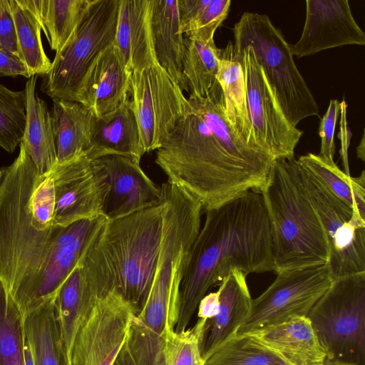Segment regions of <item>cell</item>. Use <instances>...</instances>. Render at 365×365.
Returning a JSON list of instances; mask_svg holds the SVG:
<instances>
[{"mask_svg":"<svg viewBox=\"0 0 365 365\" xmlns=\"http://www.w3.org/2000/svg\"><path fill=\"white\" fill-rule=\"evenodd\" d=\"M132 72L111 45L103 51L87 74L79 101L95 116L111 112L126 101Z\"/></svg>","mask_w":365,"mask_h":365,"instance_id":"cell-18","label":"cell"},{"mask_svg":"<svg viewBox=\"0 0 365 365\" xmlns=\"http://www.w3.org/2000/svg\"><path fill=\"white\" fill-rule=\"evenodd\" d=\"M113 365H135L126 341L122 347Z\"/></svg>","mask_w":365,"mask_h":365,"instance_id":"cell-44","label":"cell"},{"mask_svg":"<svg viewBox=\"0 0 365 365\" xmlns=\"http://www.w3.org/2000/svg\"><path fill=\"white\" fill-rule=\"evenodd\" d=\"M99 298L86 287L80 264H78L64 282L56 299L58 322L67 365H69L75 338Z\"/></svg>","mask_w":365,"mask_h":365,"instance_id":"cell-29","label":"cell"},{"mask_svg":"<svg viewBox=\"0 0 365 365\" xmlns=\"http://www.w3.org/2000/svg\"><path fill=\"white\" fill-rule=\"evenodd\" d=\"M204 365H290L250 334L235 335L215 349Z\"/></svg>","mask_w":365,"mask_h":365,"instance_id":"cell-35","label":"cell"},{"mask_svg":"<svg viewBox=\"0 0 365 365\" xmlns=\"http://www.w3.org/2000/svg\"><path fill=\"white\" fill-rule=\"evenodd\" d=\"M24 318L26 342L34 365H67L58 322L56 299H51Z\"/></svg>","mask_w":365,"mask_h":365,"instance_id":"cell-30","label":"cell"},{"mask_svg":"<svg viewBox=\"0 0 365 365\" xmlns=\"http://www.w3.org/2000/svg\"><path fill=\"white\" fill-rule=\"evenodd\" d=\"M85 153L91 160L120 155L140 162L145 151L130 98L111 112L93 115L90 143Z\"/></svg>","mask_w":365,"mask_h":365,"instance_id":"cell-19","label":"cell"},{"mask_svg":"<svg viewBox=\"0 0 365 365\" xmlns=\"http://www.w3.org/2000/svg\"><path fill=\"white\" fill-rule=\"evenodd\" d=\"M365 137L364 132L363 133L362 138L359 146L356 148L357 157L362 161L365 160Z\"/></svg>","mask_w":365,"mask_h":365,"instance_id":"cell-45","label":"cell"},{"mask_svg":"<svg viewBox=\"0 0 365 365\" xmlns=\"http://www.w3.org/2000/svg\"><path fill=\"white\" fill-rule=\"evenodd\" d=\"M187 100L192 110L232 156L269 173L274 158L262 150L249 146L236 135L227 119L223 93L217 81L205 96L199 97L190 94Z\"/></svg>","mask_w":365,"mask_h":365,"instance_id":"cell-22","label":"cell"},{"mask_svg":"<svg viewBox=\"0 0 365 365\" xmlns=\"http://www.w3.org/2000/svg\"><path fill=\"white\" fill-rule=\"evenodd\" d=\"M130 94L145 153L159 148L191 110L183 91L158 63L132 72Z\"/></svg>","mask_w":365,"mask_h":365,"instance_id":"cell-10","label":"cell"},{"mask_svg":"<svg viewBox=\"0 0 365 365\" xmlns=\"http://www.w3.org/2000/svg\"><path fill=\"white\" fill-rule=\"evenodd\" d=\"M207 321L199 319L191 328L173 331L167 339L166 365H204L202 344Z\"/></svg>","mask_w":365,"mask_h":365,"instance_id":"cell-38","label":"cell"},{"mask_svg":"<svg viewBox=\"0 0 365 365\" xmlns=\"http://www.w3.org/2000/svg\"><path fill=\"white\" fill-rule=\"evenodd\" d=\"M235 54L244 71L248 113L256 144L274 160L294 156L303 131L287 119L252 48L245 47Z\"/></svg>","mask_w":365,"mask_h":365,"instance_id":"cell-13","label":"cell"},{"mask_svg":"<svg viewBox=\"0 0 365 365\" xmlns=\"http://www.w3.org/2000/svg\"><path fill=\"white\" fill-rule=\"evenodd\" d=\"M156 150L155 163L168 182L192 195L205 212L260 190L268 175L232 156L192 108Z\"/></svg>","mask_w":365,"mask_h":365,"instance_id":"cell-4","label":"cell"},{"mask_svg":"<svg viewBox=\"0 0 365 365\" xmlns=\"http://www.w3.org/2000/svg\"><path fill=\"white\" fill-rule=\"evenodd\" d=\"M219 51L214 40L185 37L182 73L190 95L204 97L217 81Z\"/></svg>","mask_w":365,"mask_h":365,"instance_id":"cell-33","label":"cell"},{"mask_svg":"<svg viewBox=\"0 0 365 365\" xmlns=\"http://www.w3.org/2000/svg\"><path fill=\"white\" fill-rule=\"evenodd\" d=\"M290 365H323L326 353L307 317H294L281 324L247 334Z\"/></svg>","mask_w":365,"mask_h":365,"instance_id":"cell-23","label":"cell"},{"mask_svg":"<svg viewBox=\"0 0 365 365\" xmlns=\"http://www.w3.org/2000/svg\"><path fill=\"white\" fill-rule=\"evenodd\" d=\"M220 307L219 291L206 294L200 301L197 306L198 319L210 320L215 317Z\"/></svg>","mask_w":365,"mask_h":365,"instance_id":"cell-43","label":"cell"},{"mask_svg":"<svg viewBox=\"0 0 365 365\" xmlns=\"http://www.w3.org/2000/svg\"><path fill=\"white\" fill-rule=\"evenodd\" d=\"M24 318L0 279V365H26Z\"/></svg>","mask_w":365,"mask_h":365,"instance_id":"cell-36","label":"cell"},{"mask_svg":"<svg viewBox=\"0 0 365 365\" xmlns=\"http://www.w3.org/2000/svg\"><path fill=\"white\" fill-rule=\"evenodd\" d=\"M151 0H119L113 46L131 71L157 62L151 26Z\"/></svg>","mask_w":365,"mask_h":365,"instance_id":"cell-20","label":"cell"},{"mask_svg":"<svg viewBox=\"0 0 365 365\" xmlns=\"http://www.w3.org/2000/svg\"><path fill=\"white\" fill-rule=\"evenodd\" d=\"M151 26L155 58L170 77L188 92L183 73L185 36L181 31L178 0H151Z\"/></svg>","mask_w":365,"mask_h":365,"instance_id":"cell-24","label":"cell"},{"mask_svg":"<svg viewBox=\"0 0 365 365\" xmlns=\"http://www.w3.org/2000/svg\"><path fill=\"white\" fill-rule=\"evenodd\" d=\"M56 163L85 152L91 138L93 114L78 101L55 99L50 110Z\"/></svg>","mask_w":365,"mask_h":365,"instance_id":"cell-28","label":"cell"},{"mask_svg":"<svg viewBox=\"0 0 365 365\" xmlns=\"http://www.w3.org/2000/svg\"><path fill=\"white\" fill-rule=\"evenodd\" d=\"M56 55L71 41L93 0H24Z\"/></svg>","mask_w":365,"mask_h":365,"instance_id":"cell-27","label":"cell"},{"mask_svg":"<svg viewBox=\"0 0 365 365\" xmlns=\"http://www.w3.org/2000/svg\"><path fill=\"white\" fill-rule=\"evenodd\" d=\"M340 113V102L331 99L327 112L321 118L319 127V135L321 138V147L319 155L329 159H334L335 153L334 131Z\"/></svg>","mask_w":365,"mask_h":365,"instance_id":"cell-39","label":"cell"},{"mask_svg":"<svg viewBox=\"0 0 365 365\" xmlns=\"http://www.w3.org/2000/svg\"><path fill=\"white\" fill-rule=\"evenodd\" d=\"M217 81L223 93L227 119L235 133L249 146L262 150L256 144L253 136L244 71L232 42H229L225 48H220Z\"/></svg>","mask_w":365,"mask_h":365,"instance_id":"cell-25","label":"cell"},{"mask_svg":"<svg viewBox=\"0 0 365 365\" xmlns=\"http://www.w3.org/2000/svg\"><path fill=\"white\" fill-rule=\"evenodd\" d=\"M233 269L246 275L274 269L271 225L259 190L205 211L181 284L175 331L187 329L201 299Z\"/></svg>","mask_w":365,"mask_h":365,"instance_id":"cell-1","label":"cell"},{"mask_svg":"<svg viewBox=\"0 0 365 365\" xmlns=\"http://www.w3.org/2000/svg\"><path fill=\"white\" fill-rule=\"evenodd\" d=\"M161 203L105 222L80 267L86 287L98 297L115 289L137 314L148 294L163 228Z\"/></svg>","mask_w":365,"mask_h":365,"instance_id":"cell-3","label":"cell"},{"mask_svg":"<svg viewBox=\"0 0 365 365\" xmlns=\"http://www.w3.org/2000/svg\"><path fill=\"white\" fill-rule=\"evenodd\" d=\"M19 76L29 78L25 64L19 57L0 48V77Z\"/></svg>","mask_w":365,"mask_h":365,"instance_id":"cell-41","label":"cell"},{"mask_svg":"<svg viewBox=\"0 0 365 365\" xmlns=\"http://www.w3.org/2000/svg\"><path fill=\"white\" fill-rule=\"evenodd\" d=\"M98 159L106 170L110 185L104 207V216L108 220L127 216L161 203V187L145 174L140 163L120 155H106Z\"/></svg>","mask_w":365,"mask_h":365,"instance_id":"cell-16","label":"cell"},{"mask_svg":"<svg viewBox=\"0 0 365 365\" xmlns=\"http://www.w3.org/2000/svg\"><path fill=\"white\" fill-rule=\"evenodd\" d=\"M276 274L269 287L252 300L249 314L237 335L257 331L294 317H307L334 279L329 264Z\"/></svg>","mask_w":365,"mask_h":365,"instance_id":"cell-9","label":"cell"},{"mask_svg":"<svg viewBox=\"0 0 365 365\" xmlns=\"http://www.w3.org/2000/svg\"><path fill=\"white\" fill-rule=\"evenodd\" d=\"M230 0H178L181 31L185 37L214 40L217 29L227 18Z\"/></svg>","mask_w":365,"mask_h":365,"instance_id":"cell-34","label":"cell"},{"mask_svg":"<svg viewBox=\"0 0 365 365\" xmlns=\"http://www.w3.org/2000/svg\"><path fill=\"white\" fill-rule=\"evenodd\" d=\"M119 0H93L71 41L55 55L43 76L41 91L52 100L79 101L91 66L115 38Z\"/></svg>","mask_w":365,"mask_h":365,"instance_id":"cell-8","label":"cell"},{"mask_svg":"<svg viewBox=\"0 0 365 365\" xmlns=\"http://www.w3.org/2000/svg\"><path fill=\"white\" fill-rule=\"evenodd\" d=\"M107 218L82 220L63 227L57 237L41 285L39 304L56 299L73 269L80 264L88 246Z\"/></svg>","mask_w":365,"mask_h":365,"instance_id":"cell-17","label":"cell"},{"mask_svg":"<svg viewBox=\"0 0 365 365\" xmlns=\"http://www.w3.org/2000/svg\"><path fill=\"white\" fill-rule=\"evenodd\" d=\"M0 187V279L23 316L40 306L38 294L56 240L54 207L31 196L40 174L22 144Z\"/></svg>","mask_w":365,"mask_h":365,"instance_id":"cell-2","label":"cell"},{"mask_svg":"<svg viewBox=\"0 0 365 365\" xmlns=\"http://www.w3.org/2000/svg\"><path fill=\"white\" fill-rule=\"evenodd\" d=\"M246 277L242 272L233 269L219 284L218 312L206 322L202 344L204 360L215 349L237 335L247 317L252 299Z\"/></svg>","mask_w":365,"mask_h":365,"instance_id":"cell-21","label":"cell"},{"mask_svg":"<svg viewBox=\"0 0 365 365\" xmlns=\"http://www.w3.org/2000/svg\"><path fill=\"white\" fill-rule=\"evenodd\" d=\"M235 53L252 48L284 115L294 127L304 118L319 116V107L299 71L289 44L266 14L246 11L232 29Z\"/></svg>","mask_w":365,"mask_h":365,"instance_id":"cell-6","label":"cell"},{"mask_svg":"<svg viewBox=\"0 0 365 365\" xmlns=\"http://www.w3.org/2000/svg\"><path fill=\"white\" fill-rule=\"evenodd\" d=\"M301 169L304 186L327 236L329 265L334 279L365 272V217Z\"/></svg>","mask_w":365,"mask_h":365,"instance_id":"cell-11","label":"cell"},{"mask_svg":"<svg viewBox=\"0 0 365 365\" xmlns=\"http://www.w3.org/2000/svg\"><path fill=\"white\" fill-rule=\"evenodd\" d=\"M299 165L318 180L331 193L365 217V171L358 177L347 175L329 159L309 153L297 160Z\"/></svg>","mask_w":365,"mask_h":365,"instance_id":"cell-31","label":"cell"},{"mask_svg":"<svg viewBox=\"0 0 365 365\" xmlns=\"http://www.w3.org/2000/svg\"><path fill=\"white\" fill-rule=\"evenodd\" d=\"M47 173L55 193L53 226L66 227L82 220L104 216L110 185L98 158L91 160L83 152L56 163Z\"/></svg>","mask_w":365,"mask_h":365,"instance_id":"cell-12","label":"cell"},{"mask_svg":"<svg viewBox=\"0 0 365 365\" xmlns=\"http://www.w3.org/2000/svg\"><path fill=\"white\" fill-rule=\"evenodd\" d=\"M26 124V93L0 83V147L13 153L20 145Z\"/></svg>","mask_w":365,"mask_h":365,"instance_id":"cell-37","label":"cell"},{"mask_svg":"<svg viewBox=\"0 0 365 365\" xmlns=\"http://www.w3.org/2000/svg\"><path fill=\"white\" fill-rule=\"evenodd\" d=\"M0 48L19 58L16 26L9 0H0Z\"/></svg>","mask_w":365,"mask_h":365,"instance_id":"cell-40","label":"cell"},{"mask_svg":"<svg viewBox=\"0 0 365 365\" xmlns=\"http://www.w3.org/2000/svg\"><path fill=\"white\" fill-rule=\"evenodd\" d=\"M323 365H357L354 363L338 361V360H327L324 361Z\"/></svg>","mask_w":365,"mask_h":365,"instance_id":"cell-46","label":"cell"},{"mask_svg":"<svg viewBox=\"0 0 365 365\" xmlns=\"http://www.w3.org/2000/svg\"><path fill=\"white\" fill-rule=\"evenodd\" d=\"M347 104L344 99L340 102V131L339 138L341 140L340 155L343 161L344 173L349 175L348 150L351 140V132L346 120Z\"/></svg>","mask_w":365,"mask_h":365,"instance_id":"cell-42","label":"cell"},{"mask_svg":"<svg viewBox=\"0 0 365 365\" xmlns=\"http://www.w3.org/2000/svg\"><path fill=\"white\" fill-rule=\"evenodd\" d=\"M9 1L16 26L19 58L26 66L29 78L43 76L50 71L52 61L43 47L40 24L24 0Z\"/></svg>","mask_w":365,"mask_h":365,"instance_id":"cell-32","label":"cell"},{"mask_svg":"<svg viewBox=\"0 0 365 365\" xmlns=\"http://www.w3.org/2000/svg\"><path fill=\"white\" fill-rule=\"evenodd\" d=\"M37 76L28 78L26 93V124L21 144L38 171L48 172L56 163V150L50 110L36 92Z\"/></svg>","mask_w":365,"mask_h":365,"instance_id":"cell-26","label":"cell"},{"mask_svg":"<svg viewBox=\"0 0 365 365\" xmlns=\"http://www.w3.org/2000/svg\"><path fill=\"white\" fill-rule=\"evenodd\" d=\"M135 314L115 289L100 297L75 338L69 365H113Z\"/></svg>","mask_w":365,"mask_h":365,"instance_id":"cell-14","label":"cell"},{"mask_svg":"<svg viewBox=\"0 0 365 365\" xmlns=\"http://www.w3.org/2000/svg\"><path fill=\"white\" fill-rule=\"evenodd\" d=\"M302 35L289 44L299 58L346 45H365V34L355 21L347 0H307Z\"/></svg>","mask_w":365,"mask_h":365,"instance_id":"cell-15","label":"cell"},{"mask_svg":"<svg viewBox=\"0 0 365 365\" xmlns=\"http://www.w3.org/2000/svg\"><path fill=\"white\" fill-rule=\"evenodd\" d=\"M307 317L326 359L365 365V272L335 278Z\"/></svg>","mask_w":365,"mask_h":365,"instance_id":"cell-7","label":"cell"},{"mask_svg":"<svg viewBox=\"0 0 365 365\" xmlns=\"http://www.w3.org/2000/svg\"><path fill=\"white\" fill-rule=\"evenodd\" d=\"M268 212L275 273L329 264V245L294 156L274 159L259 190Z\"/></svg>","mask_w":365,"mask_h":365,"instance_id":"cell-5","label":"cell"},{"mask_svg":"<svg viewBox=\"0 0 365 365\" xmlns=\"http://www.w3.org/2000/svg\"><path fill=\"white\" fill-rule=\"evenodd\" d=\"M6 168H0V187L5 174Z\"/></svg>","mask_w":365,"mask_h":365,"instance_id":"cell-47","label":"cell"}]
</instances>
